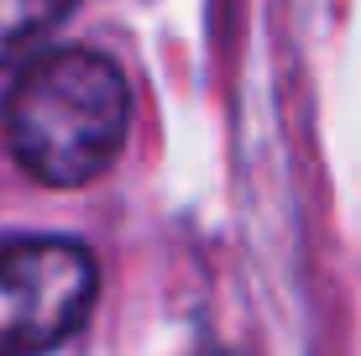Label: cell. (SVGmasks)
<instances>
[{
	"label": "cell",
	"mask_w": 361,
	"mask_h": 356,
	"mask_svg": "<svg viewBox=\"0 0 361 356\" xmlns=\"http://www.w3.org/2000/svg\"><path fill=\"white\" fill-rule=\"evenodd\" d=\"M131 121L121 68L94 47L32 53L6 94V142L32 178L73 189L116 163Z\"/></svg>",
	"instance_id": "obj_1"
},
{
	"label": "cell",
	"mask_w": 361,
	"mask_h": 356,
	"mask_svg": "<svg viewBox=\"0 0 361 356\" xmlns=\"http://www.w3.org/2000/svg\"><path fill=\"white\" fill-rule=\"evenodd\" d=\"M94 257L63 236L0 241V356H42L90 320Z\"/></svg>",
	"instance_id": "obj_2"
},
{
	"label": "cell",
	"mask_w": 361,
	"mask_h": 356,
	"mask_svg": "<svg viewBox=\"0 0 361 356\" xmlns=\"http://www.w3.org/2000/svg\"><path fill=\"white\" fill-rule=\"evenodd\" d=\"M73 0H0V63H21L47 42Z\"/></svg>",
	"instance_id": "obj_3"
}]
</instances>
